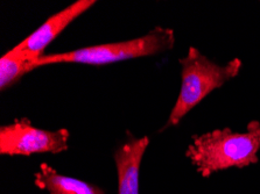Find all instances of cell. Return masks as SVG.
<instances>
[{
	"label": "cell",
	"instance_id": "1",
	"mask_svg": "<svg viewBox=\"0 0 260 194\" xmlns=\"http://www.w3.org/2000/svg\"><path fill=\"white\" fill-rule=\"evenodd\" d=\"M260 121H251L245 133L232 132L230 128L216 129L202 135L192 136L186 156L201 176L230 168H245L259 162Z\"/></svg>",
	"mask_w": 260,
	"mask_h": 194
},
{
	"label": "cell",
	"instance_id": "2",
	"mask_svg": "<svg viewBox=\"0 0 260 194\" xmlns=\"http://www.w3.org/2000/svg\"><path fill=\"white\" fill-rule=\"evenodd\" d=\"M181 90L169 118L161 130L177 126L181 120L216 89L238 76L243 63L234 58L225 65H218L190 47L186 57L180 59Z\"/></svg>",
	"mask_w": 260,
	"mask_h": 194
},
{
	"label": "cell",
	"instance_id": "3",
	"mask_svg": "<svg viewBox=\"0 0 260 194\" xmlns=\"http://www.w3.org/2000/svg\"><path fill=\"white\" fill-rule=\"evenodd\" d=\"M174 45V30L166 27H155L144 36L127 41L105 43L66 53L43 55L42 57L34 61V68L40 69L46 65L62 63H78L89 65L112 64L116 62L165 53L171 50Z\"/></svg>",
	"mask_w": 260,
	"mask_h": 194
},
{
	"label": "cell",
	"instance_id": "4",
	"mask_svg": "<svg viewBox=\"0 0 260 194\" xmlns=\"http://www.w3.org/2000/svg\"><path fill=\"white\" fill-rule=\"evenodd\" d=\"M68 129L45 130L31 125L27 118L0 127V153L30 156L34 153H60L68 150Z\"/></svg>",
	"mask_w": 260,
	"mask_h": 194
},
{
	"label": "cell",
	"instance_id": "5",
	"mask_svg": "<svg viewBox=\"0 0 260 194\" xmlns=\"http://www.w3.org/2000/svg\"><path fill=\"white\" fill-rule=\"evenodd\" d=\"M96 4L94 0H78L72 5L66 7L64 10L54 14L47 19L43 25L33 31L29 36L22 40L14 47V49L26 55L31 61H37L45 55V50L58 35H60L74 20Z\"/></svg>",
	"mask_w": 260,
	"mask_h": 194
},
{
	"label": "cell",
	"instance_id": "6",
	"mask_svg": "<svg viewBox=\"0 0 260 194\" xmlns=\"http://www.w3.org/2000/svg\"><path fill=\"white\" fill-rule=\"evenodd\" d=\"M149 137L129 136L115 152L118 175V194H140V166Z\"/></svg>",
	"mask_w": 260,
	"mask_h": 194
},
{
	"label": "cell",
	"instance_id": "7",
	"mask_svg": "<svg viewBox=\"0 0 260 194\" xmlns=\"http://www.w3.org/2000/svg\"><path fill=\"white\" fill-rule=\"evenodd\" d=\"M34 184L48 194H105L103 189L76 178L60 175L52 166L43 163L34 175Z\"/></svg>",
	"mask_w": 260,
	"mask_h": 194
},
{
	"label": "cell",
	"instance_id": "8",
	"mask_svg": "<svg viewBox=\"0 0 260 194\" xmlns=\"http://www.w3.org/2000/svg\"><path fill=\"white\" fill-rule=\"evenodd\" d=\"M35 70L34 61L12 48L0 58V90L5 91Z\"/></svg>",
	"mask_w": 260,
	"mask_h": 194
}]
</instances>
